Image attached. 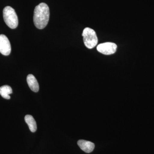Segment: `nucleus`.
<instances>
[{"mask_svg": "<svg viewBox=\"0 0 154 154\" xmlns=\"http://www.w3.org/2000/svg\"><path fill=\"white\" fill-rule=\"evenodd\" d=\"M27 83L31 91L36 93L39 91V85L37 80L34 75H28L27 77Z\"/></svg>", "mask_w": 154, "mask_h": 154, "instance_id": "7", "label": "nucleus"}, {"mask_svg": "<svg viewBox=\"0 0 154 154\" xmlns=\"http://www.w3.org/2000/svg\"><path fill=\"white\" fill-rule=\"evenodd\" d=\"M3 18L6 25L11 29L17 28L19 21L14 9L10 6H7L3 10Z\"/></svg>", "mask_w": 154, "mask_h": 154, "instance_id": "2", "label": "nucleus"}, {"mask_svg": "<svg viewBox=\"0 0 154 154\" xmlns=\"http://www.w3.org/2000/svg\"><path fill=\"white\" fill-rule=\"evenodd\" d=\"M117 45L113 42H105L98 45L97 50L99 52L105 55H110L115 53Z\"/></svg>", "mask_w": 154, "mask_h": 154, "instance_id": "4", "label": "nucleus"}, {"mask_svg": "<svg viewBox=\"0 0 154 154\" xmlns=\"http://www.w3.org/2000/svg\"><path fill=\"white\" fill-rule=\"evenodd\" d=\"M11 43L8 37L4 35H0V53L3 55L8 56L11 54Z\"/></svg>", "mask_w": 154, "mask_h": 154, "instance_id": "5", "label": "nucleus"}, {"mask_svg": "<svg viewBox=\"0 0 154 154\" xmlns=\"http://www.w3.org/2000/svg\"><path fill=\"white\" fill-rule=\"evenodd\" d=\"M49 7L45 3H41L36 6L33 14V22L36 28L42 29L47 26L49 21Z\"/></svg>", "mask_w": 154, "mask_h": 154, "instance_id": "1", "label": "nucleus"}, {"mask_svg": "<svg viewBox=\"0 0 154 154\" xmlns=\"http://www.w3.org/2000/svg\"><path fill=\"white\" fill-rule=\"evenodd\" d=\"M25 122L28 125L29 129L32 132H35L37 129L36 122L33 116L30 115L25 116Z\"/></svg>", "mask_w": 154, "mask_h": 154, "instance_id": "8", "label": "nucleus"}, {"mask_svg": "<svg viewBox=\"0 0 154 154\" xmlns=\"http://www.w3.org/2000/svg\"><path fill=\"white\" fill-rule=\"evenodd\" d=\"M78 145L81 149L86 153H91L94 150L95 145L91 142L81 140L78 141Z\"/></svg>", "mask_w": 154, "mask_h": 154, "instance_id": "6", "label": "nucleus"}, {"mask_svg": "<svg viewBox=\"0 0 154 154\" xmlns=\"http://www.w3.org/2000/svg\"><path fill=\"white\" fill-rule=\"evenodd\" d=\"M82 36L85 45L89 49L94 48L97 44L98 38L93 29L89 28H85L83 30Z\"/></svg>", "mask_w": 154, "mask_h": 154, "instance_id": "3", "label": "nucleus"}, {"mask_svg": "<svg viewBox=\"0 0 154 154\" xmlns=\"http://www.w3.org/2000/svg\"><path fill=\"white\" fill-rule=\"evenodd\" d=\"M12 88L8 85H4L0 87V95L6 99H11V96L10 94H12Z\"/></svg>", "mask_w": 154, "mask_h": 154, "instance_id": "9", "label": "nucleus"}]
</instances>
